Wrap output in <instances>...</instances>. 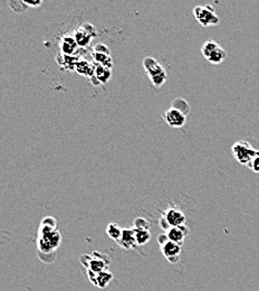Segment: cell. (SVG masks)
I'll return each instance as SVG.
<instances>
[{
	"mask_svg": "<svg viewBox=\"0 0 259 291\" xmlns=\"http://www.w3.org/2000/svg\"><path fill=\"white\" fill-rule=\"evenodd\" d=\"M134 235H136V241L138 246L148 244V242L150 241V238H151L150 230H134Z\"/></svg>",
	"mask_w": 259,
	"mask_h": 291,
	"instance_id": "e0dca14e",
	"label": "cell"
},
{
	"mask_svg": "<svg viewBox=\"0 0 259 291\" xmlns=\"http://www.w3.org/2000/svg\"><path fill=\"white\" fill-rule=\"evenodd\" d=\"M159 226L161 227V230H163L166 233L171 228V226L169 225V223H168L166 217L163 215H161V218L159 219Z\"/></svg>",
	"mask_w": 259,
	"mask_h": 291,
	"instance_id": "44dd1931",
	"label": "cell"
},
{
	"mask_svg": "<svg viewBox=\"0 0 259 291\" xmlns=\"http://www.w3.org/2000/svg\"><path fill=\"white\" fill-rule=\"evenodd\" d=\"M27 7H38V6H42V2H36V3H30V2H24Z\"/></svg>",
	"mask_w": 259,
	"mask_h": 291,
	"instance_id": "d4e9b609",
	"label": "cell"
},
{
	"mask_svg": "<svg viewBox=\"0 0 259 291\" xmlns=\"http://www.w3.org/2000/svg\"><path fill=\"white\" fill-rule=\"evenodd\" d=\"M118 244L126 250H132V249L138 250L133 228H123L122 236L118 241Z\"/></svg>",
	"mask_w": 259,
	"mask_h": 291,
	"instance_id": "8fae6325",
	"label": "cell"
},
{
	"mask_svg": "<svg viewBox=\"0 0 259 291\" xmlns=\"http://www.w3.org/2000/svg\"><path fill=\"white\" fill-rule=\"evenodd\" d=\"M226 57H227V52L219 45L217 49L211 52L206 60L210 62L211 64H220V63H222Z\"/></svg>",
	"mask_w": 259,
	"mask_h": 291,
	"instance_id": "5bb4252c",
	"label": "cell"
},
{
	"mask_svg": "<svg viewBox=\"0 0 259 291\" xmlns=\"http://www.w3.org/2000/svg\"><path fill=\"white\" fill-rule=\"evenodd\" d=\"M232 156L239 164L248 166L252 161L259 157V150L255 149L247 141H237L232 147Z\"/></svg>",
	"mask_w": 259,
	"mask_h": 291,
	"instance_id": "7a4b0ae2",
	"label": "cell"
},
{
	"mask_svg": "<svg viewBox=\"0 0 259 291\" xmlns=\"http://www.w3.org/2000/svg\"><path fill=\"white\" fill-rule=\"evenodd\" d=\"M112 279H113V273L111 272V271H108L106 269V270H104V271H102V272L98 274L95 285L100 289H104V288L108 287V283L112 281Z\"/></svg>",
	"mask_w": 259,
	"mask_h": 291,
	"instance_id": "9a60e30c",
	"label": "cell"
},
{
	"mask_svg": "<svg viewBox=\"0 0 259 291\" xmlns=\"http://www.w3.org/2000/svg\"><path fill=\"white\" fill-rule=\"evenodd\" d=\"M62 235L57 228V221L52 216H47L42 221L38 234V251L48 254L57 250L60 245Z\"/></svg>",
	"mask_w": 259,
	"mask_h": 291,
	"instance_id": "6da1fadb",
	"label": "cell"
},
{
	"mask_svg": "<svg viewBox=\"0 0 259 291\" xmlns=\"http://www.w3.org/2000/svg\"><path fill=\"white\" fill-rule=\"evenodd\" d=\"M164 121L172 128H182L186 122V116L174 108L168 109L164 112Z\"/></svg>",
	"mask_w": 259,
	"mask_h": 291,
	"instance_id": "ba28073f",
	"label": "cell"
},
{
	"mask_svg": "<svg viewBox=\"0 0 259 291\" xmlns=\"http://www.w3.org/2000/svg\"><path fill=\"white\" fill-rule=\"evenodd\" d=\"M161 252L163 256L170 262L172 264H176L180 261V255H181V246L176 244V243L171 242L170 240L168 241L164 245H162Z\"/></svg>",
	"mask_w": 259,
	"mask_h": 291,
	"instance_id": "52a82bcc",
	"label": "cell"
},
{
	"mask_svg": "<svg viewBox=\"0 0 259 291\" xmlns=\"http://www.w3.org/2000/svg\"><path fill=\"white\" fill-rule=\"evenodd\" d=\"M95 53H100V54H108L110 55V51L108 49L106 45L104 44H98L95 46V50H94Z\"/></svg>",
	"mask_w": 259,
	"mask_h": 291,
	"instance_id": "7402d4cb",
	"label": "cell"
},
{
	"mask_svg": "<svg viewBox=\"0 0 259 291\" xmlns=\"http://www.w3.org/2000/svg\"><path fill=\"white\" fill-rule=\"evenodd\" d=\"M171 108L178 110V111H180L181 113H184V116H188V113L190 112V106L188 101H186L184 99H181V98L174 100Z\"/></svg>",
	"mask_w": 259,
	"mask_h": 291,
	"instance_id": "d6986e66",
	"label": "cell"
},
{
	"mask_svg": "<svg viewBox=\"0 0 259 291\" xmlns=\"http://www.w3.org/2000/svg\"><path fill=\"white\" fill-rule=\"evenodd\" d=\"M247 167H249V168H250L254 173L259 174V157H256V158L254 159Z\"/></svg>",
	"mask_w": 259,
	"mask_h": 291,
	"instance_id": "603a6c76",
	"label": "cell"
},
{
	"mask_svg": "<svg viewBox=\"0 0 259 291\" xmlns=\"http://www.w3.org/2000/svg\"><path fill=\"white\" fill-rule=\"evenodd\" d=\"M123 228L121 226H118V224L115 223H110L106 227V233L108 235L114 240L115 242H118L122 236Z\"/></svg>",
	"mask_w": 259,
	"mask_h": 291,
	"instance_id": "ac0fdd59",
	"label": "cell"
},
{
	"mask_svg": "<svg viewBox=\"0 0 259 291\" xmlns=\"http://www.w3.org/2000/svg\"><path fill=\"white\" fill-rule=\"evenodd\" d=\"M162 215L166 217V219L171 227L184 225L186 222V217L184 215V213L176 206H169L164 212H163Z\"/></svg>",
	"mask_w": 259,
	"mask_h": 291,
	"instance_id": "8992f818",
	"label": "cell"
},
{
	"mask_svg": "<svg viewBox=\"0 0 259 291\" xmlns=\"http://www.w3.org/2000/svg\"><path fill=\"white\" fill-rule=\"evenodd\" d=\"M110 264V259L106 254L100 253V252L95 251L90 254V264L86 270H90L93 271L94 273H100L102 271L108 269V265Z\"/></svg>",
	"mask_w": 259,
	"mask_h": 291,
	"instance_id": "277c9868",
	"label": "cell"
},
{
	"mask_svg": "<svg viewBox=\"0 0 259 291\" xmlns=\"http://www.w3.org/2000/svg\"><path fill=\"white\" fill-rule=\"evenodd\" d=\"M96 35V32H95V28L90 25V24H84L83 26L80 27L78 31H75L74 33V40L78 43V46H88L92 38Z\"/></svg>",
	"mask_w": 259,
	"mask_h": 291,
	"instance_id": "5b68a950",
	"label": "cell"
},
{
	"mask_svg": "<svg viewBox=\"0 0 259 291\" xmlns=\"http://www.w3.org/2000/svg\"><path fill=\"white\" fill-rule=\"evenodd\" d=\"M188 234H189V227L186 226V224L181 226L171 227L170 230L166 232V235L168 237H169V240L180 246H182V244H184L186 237L188 236Z\"/></svg>",
	"mask_w": 259,
	"mask_h": 291,
	"instance_id": "9c48e42d",
	"label": "cell"
},
{
	"mask_svg": "<svg viewBox=\"0 0 259 291\" xmlns=\"http://www.w3.org/2000/svg\"><path fill=\"white\" fill-rule=\"evenodd\" d=\"M111 70H108L106 68H104L102 65H95L94 69V74L90 79L93 81H98V83H108L110 78H111Z\"/></svg>",
	"mask_w": 259,
	"mask_h": 291,
	"instance_id": "4fadbf2b",
	"label": "cell"
},
{
	"mask_svg": "<svg viewBox=\"0 0 259 291\" xmlns=\"http://www.w3.org/2000/svg\"><path fill=\"white\" fill-rule=\"evenodd\" d=\"M134 230H150V223L144 217H136L133 222Z\"/></svg>",
	"mask_w": 259,
	"mask_h": 291,
	"instance_id": "ffe728a7",
	"label": "cell"
},
{
	"mask_svg": "<svg viewBox=\"0 0 259 291\" xmlns=\"http://www.w3.org/2000/svg\"><path fill=\"white\" fill-rule=\"evenodd\" d=\"M60 49L64 55L72 56V55H74L76 51H78V43L75 42L73 36H65L63 37V40H62Z\"/></svg>",
	"mask_w": 259,
	"mask_h": 291,
	"instance_id": "7c38bea8",
	"label": "cell"
},
{
	"mask_svg": "<svg viewBox=\"0 0 259 291\" xmlns=\"http://www.w3.org/2000/svg\"><path fill=\"white\" fill-rule=\"evenodd\" d=\"M168 241H169V237H168L166 233H161L160 235H158V243H159L160 247L162 245H164Z\"/></svg>",
	"mask_w": 259,
	"mask_h": 291,
	"instance_id": "cb8c5ba5",
	"label": "cell"
},
{
	"mask_svg": "<svg viewBox=\"0 0 259 291\" xmlns=\"http://www.w3.org/2000/svg\"><path fill=\"white\" fill-rule=\"evenodd\" d=\"M146 74L148 76V79H150L151 83L153 84V87L156 89L161 88L162 85L166 83V78H168L166 70L162 68V65L160 63L158 64L154 69H152L151 71L146 72Z\"/></svg>",
	"mask_w": 259,
	"mask_h": 291,
	"instance_id": "30bf717a",
	"label": "cell"
},
{
	"mask_svg": "<svg viewBox=\"0 0 259 291\" xmlns=\"http://www.w3.org/2000/svg\"><path fill=\"white\" fill-rule=\"evenodd\" d=\"M194 15L200 25H202L204 27L217 26L220 23L219 16L216 14L214 8L210 5L196 6L194 8Z\"/></svg>",
	"mask_w": 259,
	"mask_h": 291,
	"instance_id": "3957f363",
	"label": "cell"
},
{
	"mask_svg": "<svg viewBox=\"0 0 259 291\" xmlns=\"http://www.w3.org/2000/svg\"><path fill=\"white\" fill-rule=\"evenodd\" d=\"M94 69H95V66L90 65V63H88L86 61H80L75 66V70L78 71L80 74L84 76H90V78H92L93 76Z\"/></svg>",
	"mask_w": 259,
	"mask_h": 291,
	"instance_id": "2e32d148",
	"label": "cell"
}]
</instances>
